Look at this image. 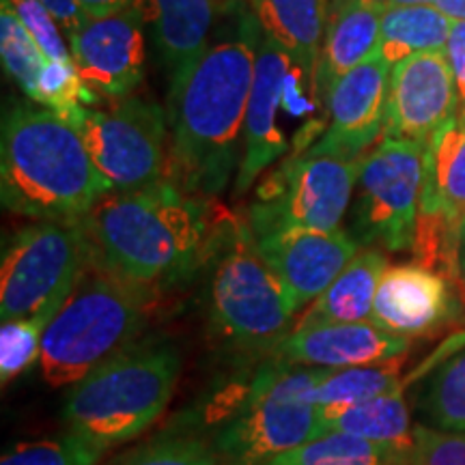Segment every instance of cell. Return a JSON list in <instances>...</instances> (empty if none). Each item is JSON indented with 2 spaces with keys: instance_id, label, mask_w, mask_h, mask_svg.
I'll return each mask as SVG.
<instances>
[{
  "instance_id": "cell-1",
  "label": "cell",
  "mask_w": 465,
  "mask_h": 465,
  "mask_svg": "<svg viewBox=\"0 0 465 465\" xmlns=\"http://www.w3.org/2000/svg\"><path fill=\"white\" fill-rule=\"evenodd\" d=\"M261 37L254 11L242 0H224L207 48L171 80L166 182L212 199L240 171Z\"/></svg>"
},
{
  "instance_id": "cell-2",
  "label": "cell",
  "mask_w": 465,
  "mask_h": 465,
  "mask_svg": "<svg viewBox=\"0 0 465 465\" xmlns=\"http://www.w3.org/2000/svg\"><path fill=\"white\" fill-rule=\"evenodd\" d=\"M220 216L171 182L113 192L80 218L91 263L153 293L205 265Z\"/></svg>"
},
{
  "instance_id": "cell-3",
  "label": "cell",
  "mask_w": 465,
  "mask_h": 465,
  "mask_svg": "<svg viewBox=\"0 0 465 465\" xmlns=\"http://www.w3.org/2000/svg\"><path fill=\"white\" fill-rule=\"evenodd\" d=\"M108 194L78 127L39 104H14L3 121L0 196L17 216L80 220Z\"/></svg>"
},
{
  "instance_id": "cell-4",
  "label": "cell",
  "mask_w": 465,
  "mask_h": 465,
  "mask_svg": "<svg viewBox=\"0 0 465 465\" xmlns=\"http://www.w3.org/2000/svg\"><path fill=\"white\" fill-rule=\"evenodd\" d=\"M323 369L267 356L248 375L232 380L209 399L203 422L218 465H265L322 435L312 391Z\"/></svg>"
},
{
  "instance_id": "cell-5",
  "label": "cell",
  "mask_w": 465,
  "mask_h": 465,
  "mask_svg": "<svg viewBox=\"0 0 465 465\" xmlns=\"http://www.w3.org/2000/svg\"><path fill=\"white\" fill-rule=\"evenodd\" d=\"M205 265L213 336L232 351L272 356L300 308L261 254L248 220L220 216Z\"/></svg>"
},
{
  "instance_id": "cell-6",
  "label": "cell",
  "mask_w": 465,
  "mask_h": 465,
  "mask_svg": "<svg viewBox=\"0 0 465 465\" xmlns=\"http://www.w3.org/2000/svg\"><path fill=\"white\" fill-rule=\"evenodd\" d=\"M182 356L166 339L132 342L69 386L63 420L67 431L116 446L141 435L164 414L177 386Z\"/></svg>"
},
{
  "instance_id": "cell-7",
  "label": "cell",
  "mask_w": 465,
  "mask_h": 465,
  "mask_svg": "<svg viewBox=\"0 0 465 465\" xmlns=\"http://www.w3.org/2000/svg\"><path fill=\"white\" fill-rule=\"evenodd\" d=\"M151 291L84 267L72 293L44 332L39 369L48 386H74L97 366L130 347L141 334Z\"/></svg>"
},
{
  "instance_id": "cell-8",
  "label": "cell",
  "mask_w": 465,
  "mask_h": 465,
  "mask_svg": "<svg viewBox=\"0 0 465 465\" xmlns=\"http://www.w3.org/2000/svg\"><path fill=\"white\" fill-rule=\"evenodd\" d=\"M89 265L80 220H37L7 242L0 267V317L56 315Z\"/></svg>"
},
{
  "instance_id": "cell-9",
  "label": "cell",
  "mask_w": 465,
  "mask_h": 465,
  "mask_svg": "<svg viewBox=\"0 0 465 465\" xmlns=\"http://www.w3.org/2000/svg\"><path fill=\"white\" fill-rule=\"evenodd\" d=\"M364 158H342L315 149L295 151L267 173L250 205L254 237L281 229H341L351 207Z\"/></svg>"
},
{
  "instance_id": "cell-10",
  "label": "cell",
  "mask_w": 465,
  "mask_h": 465,
  "mask_svg": "<svg viewBox=\"0 0 465 465\" xmlns=\"http://www.w3.org/2000/svg\"><path fill=\"white\" fill-rule=\"evenodd\" d=\"M427 143L381 138L360 166L349 207V235L364 248H414Z\"/></svg>"
},
{
  "instance_id": "cell-11",
  "label": "cell",
  "mask_w": 465,
  "mask_h": 465,
  "mask_svg": "<svg viewBox=\"0 0 465 465\" xmlns=\"http://www.w3.org/2000/svg\"><path fill=\"white\" fill-rule=\"evenodd\" d=\"M75 127L108 194L143 190L166 179V114L160 104L121 97L108 108H83Z\"/></svg>"
},
{
  "instance_id": "cell-12",
  "label": "cell",
  "mask_w": 465,
  "mask_h": 465,
  "mask_svg": "<svg viewBox=\"0 0 465 465\" xmlns=\"http://www.w3.org/2000/svg\"><path fill=\"white\" fill-rule=\"evenodd\" d=\"M306 78L295 61L274 39L263 33L254 63V80L250 91L246 127H243V158L235 177V192L246 194L261 173L274 166L287 153L284 136L278 116L281 113L300 116L306 104ZM311 97V91H308ZM312 104V102H311Z\"/></svg>"
},
{
  "instance_id": "cell-13",
  "label": "cell",
  "mask_w": 465,
  "mask_h": 465,
  "mask_svg": "<svg viewBox=\"0 0 465 465\" xmlns=\"http://www.w3.org/2000/svg\"><path fill=\"white\" fill-rule=\"evenodd\" d=\"M465 218V116L435 132L424 151V183L414 252L418 263L452 274L457 231Z\"/></svg>"
},
{
  "instance_id": "cell-14",
  "label": "cell",
  "mask_w": 465,
  "mask_h": 465,
  "mask_svg": "<svg viewBox=\"0 0 465 465\" xmlns=\"http://www.w3.org/2000/svg\"><path fill=\"white\" fill-rule=\"evenodd\" d=\"M144 17L136 5L89 17L69 42L80 78L100 97H130L144 78Z\"/></svg>"
},
{
  "instance_id": "cell-15",
  "label": "cell",
  "mask_w": 465,
  "mask_h": 465,
  "mask_svg": "<svg viewBox=\"0 0 465 465\" xmlns=\"http://www.w3.org/2000/svg\"><path fill=\"white\" fill-rule=\"evenodd\" d=\"M457 114V89L446 52H427L391 72L383 138L429 143Z\"/></svg>"
},
{
  "instance_id": "cell-16",
  "label": "cell",
  "mask_w": 465,
  "mask_h": 465,
  "mask_svg": "<svg viewBox=\"0 0 465 465\" xmlns=\"http://www.w3.org/2000/svg\"><path fill=\"white\" fill-rule=\"evenodd\" d=\"M391 72L392 67L373 54L339 78L325 104L330 125L312 149L342 158H364L383 134Z\"/></svg>"
},
{
  "instance_id": "cell-17",
  "label": "cell",
  "mask_w": 465,
  "mask_h": 465,
  "mask_svg": "<svg viewBox=\"0 0 465 465\" xmlns=\"http://www.w3.org/2000/svg\"><path fill=\"white\" fill-rule=\"evenodd\" d=\"M254 240L298 308L315 302L360 250V243L345 229L317 231L295 226L265 232Z\"/></svg>"
},
{
  "instance_id": "cell-18",
  "label": "cell",
  "mask_w": 465,
  "mask_h": 465,
  "mask_svg": "<svg viewBox=\"0 0 465 465\" xmlns=\"http://www.w3.org/2000/svg\"><path fill=\"white\" fill-rule=\"evenodd\" d=\"M407 349V336L386 332L373 322L323 323L291 330L272 358L311 369H349L401 358Z\"/></svg>"
},
{
  "instance_id": "cell-19",
  "label": "cell",
  "mask_w": 465,
  "mask_h": 465,
  "mask_svg": "<svg viewBox=\"0 0 465 465\" xmlns=\"http://www.w3.org/2000/svg\"><path fill=\"white\" fill-rule=\"evenodd\" d=\"M450 315V291L440 272L422 263L388 265L377 287L371 322L386 332L420 336Z\"/></svg>"
},
{
  "instance_id": "cell-20",
  "label": "cell",
  "mask_w": 465,
  "mask_h": 465,
  "mask_svg": "<svg viewBox=\"0 0 465 465\" xmlns=\"http://www.w3.org/2000/svg\"><path fill=\"white\" fill-rule=\"evenodd\" d=\"M383 11L386 5L380 0H332L319 56L315 104L325 106L339 78L375 54Z\"/></svg>"
},
{
  "instance_id": "cell-21",
  "label": "cell",
  "mask_w": 465,
  "mask_h": 465,
  "mask_svg": "<svg viewBox=\"0 0 465 465\" xmlns=\"http://www.w3.org/2000/svg\"><path fill=\"white\" fill-rule=\"evenodd\" d=\"M171 80L207 48L223 15L220 0H136Z\"/></svg>"
},
{
  "instance_id": "cell-22",
  "label": "cell",
  "mask_w": 465,
  "mask_h": 465,
  "mask_svg": "<svg viewBox=\"0 0 465 465\" xmlns=\"http://www.w3.org/2000/svg\"><path fill=\"white\" fill-rule=\"evenodd\" d=\"M261 28L287 50L304 74L311 100L317 95V69L332 0H250Z\"/></svg>"
},
{
  "instance_id": "cell-23",
  "label": "cell",
  "mask_w": 465,
  "mask_h": 465,
  "mask_svg": "<svg viewBox=\"0 0 465 465\" xmlns=\"http://www.w3.org/2000/svg\"><path fill=\"white\" fill-rule=\"evenodd\" d=\"M386 270L388 261L383 250L360 248L332 284L306 308L304 315L295 322V328L371 322L377 287Z\"/></svg>"
},
{
  "instance_id": "cell-24",
  "label": "cell",
  "mask_w": 465,
  "mask_h": 465,
  "mask_svg": "<svg viewBox=\"0 0 465 465\" xmlns=\"http://www.w3.org/2000/svg\"><path fill=\"white\" fill-rule=\"evenodd\" d=\"M405 386L383 397L364 401V403L347 407L322 416V433L341 431L364 438L383 446L394 455L410 461L414 449V427L407 410Z\"/></svg>"
},
{
  "instance_id": "cell-25",
  "label": "cell",
  "mask_w": 465,
  "mask_h": 465,
  "mask_svg": "<svg viewBox=\"0 0 465 465\" xmlns=\"http://www.w3.org/2000/svg\"><path fill=\"white\" fill-rule=\"evenodd\" d=\"M452 17L435 5H401L386 7L381 17V31L377 52L388 65L427 52H444L449 44Z\"/></svg>"
},
{
  "instance_id": "cell-26",
  "label": "cell",
  "mask_w": 465,
  "mask_h": 465,
  "mask_svg": "<svg viewBox=\"0 0 465 465\" xmlns=\"http://www.w3.org/2000/svg\"><path fill=\"white\" fill-rule=\"evenodd\" d=\"M405 383L403 356L380 364L323 369V375L319 377L315 391H312V401H315L319 414L323 416L391 394Z\"/></svg>"
},
{
  "instance_id": "cell-27",
  "label": "cell",
  "mask_w": 465,
  "mask_h": 465,
  "mask_svg": "<svg viewBox=\"0 0 465 465\" xmlns=\"http://www.w3.org/2000/svg\"><path fill=\"white\" fill-rule=\"evenodd\" d=\"M265 465H407V461L358 435L325 431Z\"/></svg>"
},
{
  "instance_id": "cell-28",
  "label": "cell",
  "mask_w": 465,
  "mask_h": 465,
  "mask_svg": "<svg viewBox=\"0 0 465 465\" xmlns=\"http://www.w3.org/2000/svg\"><path fill=\"white\" fill-rule=\"evenodd\" d=\"M420 411L429 427L465 431V349L441 362L424 383Z\"/></svg>"
},
{
  "instance_id": "cell-29",
  "label": "cell",
  "mask_w": 465,
  "mask_h": 465,
  "mask_svg": "<svg viewBox=\"0 0 465 465\" xmlns=\"http://www.w3.org/2000/svg\"><path fill=\"white\" fill-rule=\"evenodd\" d=\"M110 465H218V457L207 435L183 420Z\"/></svg>"
},
{
  "instance_id": "cell-30",
  "label": "cell",
  "mask_w": 465,
  "mask_h": 465,
  "mask_svg": "<svg viewBox=\"0 0 465 465\" xmlns=\"http://www.w3.org/2000/svg\"><path fill=\"white\" fill-rule=\"evenodd\" d=\"M0 56L5 72L20 86V91L31 102L37 100L39 74L48 58L5 0L0 3Z\"/></svg>"
},
{
  "instance_id": "cell-31",
  "label": "cell",
  "mask_w": 465,
  "mask_h": 465,
  "mask_svg": "<svg viewBox=\"0 0 465 465\" xmlns=\"http://www.w3.org/2000/svg\"><path fill=\"white\" fill-rule=\"evenodd\" d=\"M97 102H100V95L84 84L74 61H45L42 74H39L35 104L54 110L56 114L75 125L83 108H91Z\"/></svg>"
},
{
  "instance_id": "cell-32",
  "label": "cell",
  "mask_w": 465,
  "mask_h": 465,
  "mask_svg": "<svg viewBox=\"0 0 465 465\" xmlns=\"http://www.w3.org/2000/svg\"><path fill=\"white\" fill-rule=\"evenodd\" d=\"M106 450L84 435L67 431L58 438L15 444L5 452L0 465H97Z\"/></svg>"
},
{
  "instance_id": "cell-33",
  "label": "cell",
  "mask_w": 465,
  "mask_h": 465,
  "mask_svg": "<svg viewBox=\"0 0 465 465\" xmlns=\"http://www.w3.org/2000/svg\"><path fill=\"white\" fill-rule=\"evenodd\" d=\"M48 317L7 319L0 328V380L14 381L42 358Z\"/></svg>"
},
{
  "instance_id": "cell-34",
  "label": "cell",
  "mask_w": 465,
  "mask_h": 465,
  "mask_svg": "<svg viewBox=\"0 0 465 465\" xmlns=\"http://www.w3.org/2000/svg\"><path fill=\"white\" fill-rule=\"evenodd\" d=\"M5 3L15 11L48 61H74L72 48H69V42H65V33L45 5L39 0H5Z\"/></svg>"
},
{
  "instance_id": "cell-35",
  "label": "cell",
  "mask_w": 465,
  "mask_h": 465,
  "mask_svg": "<svg viewBox=\"0 0 465 465\" xmlns=\"http://www.w3.org/2000/svg\"><path fill=\"white\" fill-rule=\"evenodd\" d=\"M407 465H465V431L414 424V449Z\"/></svg>"
},
{
  "instance_id": "cell-36",
  "label": "cell",
  "mask_w": 465,
  "mask_h": 465,
  "mask_svg": "<svg viewBox=\"0 0 465 465\" xmlns=\"http://www.w3.org/2000/svg\"><path fill=\"white\" fill-rule=\"evenodd\" d=\"M444 52L450 63L452 78H455L457 116H465V20H452L450 37Z\"/></svg>"
},
{
  "instance_id": "cell-37",
  "label": "cell",
  "mask_w": 465,
  "mask_h": 465,
  "mask_svg": "<svg viewBox=\"0 0 465 465\" xmlns=\"http://www.w3.org/2000/svg\"><path fill=\"white\" fill-rule=\"evenodd\" d=\"M50 9V14L56 17V22L61 25L63 33H65L67 42H72L75 33L84 26V22L89 20L83 7L78 5V0H39Z\"/></svg>"
},
{
  "instance_id": "cell-38",
  "label": "cell",
  "mask_w": 465,
  "mask_h": 465,
  "mask_svg": "<svg viewBox=\"0 0 465 465\" xmlns=\"http://www.w3.org/2000/svg\"><path fill=\"white\" fill-rule=\"evenodd\" d=\"M136 0H78L86 17H102L108 14H116V11L132 7Z\"/></svg>"
},
{
  "instance_id": "cell-39",
  "label": "cell",
  "mask_w": 465,
  "mask_h": 465,
  "mask_svg": "<svg viewBox=\"0 0 465 465\" xmlns=\"http://www.w3.org/2000/svg\"><path fill=\"white\" fill-rule=\"evenodd\" d=\"M452 276L461 289L465 298V218L461 220L457 231V243H455V261H452Z\"/></svg>"
},
{
  "instance_id": "cell-40",
  "label": "cell",
  "mask_w": 465,
  "mask_h": 465,
  "mask_svg": "<svg viewBox=\"0 0 465 465\" xmlns=\"http://www.w3.org/2000/svg\"><path fill=\"white\" fill-rule=\"evenodd\" d=\"M435 7L444 11L452 20H465V0H438Z\"/></svg>"
},
{
  "instance_id": "cell-41",
  "label": "cell",
  "mask_w": 465,
  "mask_h": 465,
  "mask_svg": "<svg viewBox=\"0 0 465 465\" xmlns=\"http://www.w3.org/2000/svg\"><path fill=\"white\" fill-rule=\"evenodd\" d=\"M386 7H401V5H435L438 0H380Z\"/></svg>"
}]
</instances>
